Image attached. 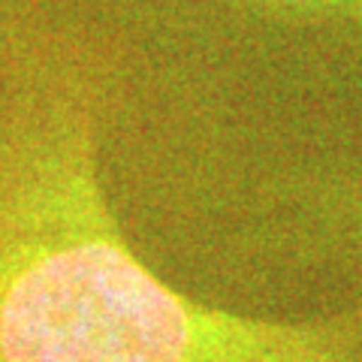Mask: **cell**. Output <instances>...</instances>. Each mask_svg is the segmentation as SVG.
<instances>
[{"instance_id":"cell-1","label":"cell","mask_w":362,"mask_h":362,"mask_svg":"<svg viewBox=\"0 0 362 362\" xmlns=\"http://www.w3.org/2000/svg\"><path fill=\"white\" fill-rule=\"evenodd\" d=\"M100 40L18 18L0 66V362H362V308L263 320L175 290L112 209Z\"/></svg>"},{"instance_id":"cell-2","label":"cell","mask_w":362,"mask_h":362,"mask_svg":"<svg viewBox=\"0 0 362 362\" xmlns=\"http://www.w3.org/2000/svg\"><path fill=\"white\" fill-rule=\"evenodd\" d=\"M145 30L178 40H233L254 54L326 64L332 78L362 54V0H139Z\"/></svg>"}]
</instances>
